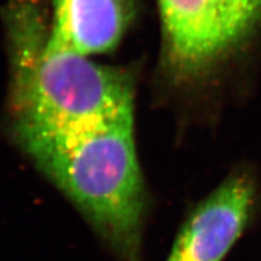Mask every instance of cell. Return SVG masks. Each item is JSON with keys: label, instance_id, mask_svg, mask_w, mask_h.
I'll use <instances>...</instances> for the list:
<instances>
[{"label": "cell", "instance_id": "cell-5", "mask_svg": "<svg viewBox=\"0 0 261 261\" xmlns=\"http://www.w3.org/2000/svg\"><path fill=\"white\" fill-rule=\"evenodd\" d=\"M135 15V0H54L50 39L83 55L106 54L119 44Z\"/></svg>", "mask_w": 261, "mask_h": 261}, {"label": "cell", "instance_id": "cell-3", "mask_svg": "<svg viewBox=\"0 0 261 261\" xmlns=\"http://www.w3.org/2000/svg\"><path fill=\"white\" fill-rule=\"evenodd\" d=\"M169 64L185 77L230 54L261 19V0H159Z\"/></svg>", "mask_w": 261, "mask_h": 261}, {"label": "cell", "instance_id": "cell-2", "mask_svg": "<svg viewBox=\"0 0 261 261\" xmlns=\"http://www.w3.org/2000/svg\"><path fill=\"white\" fill-rule=\"evenodd\" d=\"M121 261H142L146 195L135 115L83 128L14 136Z\"/></svg>", "mask_w": 261, "mask_h": 261}, {"label": "cell", "instance_id": "cell-4", "mask_svg": "<svg viewBox=\"0 0 261 261\" xmlns=\"http://www.w3.org/2000/svg\"><path fill=\"white\" fill-rule=\"evenodd\" d=\"M257 197L249 169L231 173L187 218L167 261H223L252 224Z\"/></svg>", "mask_w": 261, "mask_h": 261}, {"label": "cell", "instance_id": "cell-1", "mask_svg": "<svg viewBox=\"0 0 261 261\" xmlns=\"http://www.w3.org/2000/svg\"><path fill=\"white\" fill-rule=\"evenodd\" d=\"M8 19L12 136L83 128L135 115L130 77L52 41L38 4L16 0Z\"/></svg>", "mask_w": 261, "mask_h": 261}]
</instances>
